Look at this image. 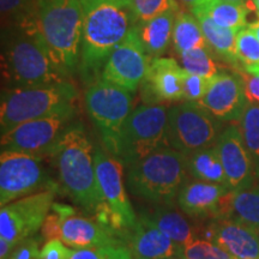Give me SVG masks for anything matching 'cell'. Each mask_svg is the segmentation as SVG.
Here are the masks:
<instances>
[{
  "instance_id": "cell-20",
  "label": "cell",
  "mask_w": 259,
  "mask_h": 259,
  "mask_svg": "<svg viewBox=\"0 0 259 259\" xmlns=\"http://www.w3.org/2000/svg\"><path fill=\"white\" fill-rule=\"evenodd\" d=\"M232 191L221 184L187 180L178 194V205L185 215L193 219L212 220L218 216L222 199Z\"/></svg>"
},
{
  "instance_id": "cell-16",
  "label": "cell",
  "mask_w": 259,
  "mask_h": 259,
  "mask_svg": "<svg viewBox=\"0 0 259 259\" xmlns=\"http://www.w3.org/2000/svg\"><path fill=\"white\" fill-rule=\"evenodd\" d=\"M198 103L220 121H239L248 103L241 76L238 72H220L210 80Z\"/></svg>"
},
{
  "instance_id": "cell-1",
  "label": "cell",
  "mask_w": 259,
  "mask_h": 259,
  "mask_svg": "<svg viewBox=\"0 0 259 259\" xmlns=\"http://www.w3.org/2000/svg\"><path fill=\"white\" fill-rule=\"evenodd\" d=\"M94 153L85 127L80 122H73L46 157L56 168L63 190L73 202L102 225L112 228L97 185Z\"/></svg>"
},
{
  "instance_id": "cell-47",
  "label": "cell",
  "mask_w": 259,
  "mask_h": 259,
  "mask_svg": "<svg viewBox=\"0 0 259 259\" xmlns=\"http://www.w3.org/2000/svg\"><path fill=\"white\" fill-rule=\"evenodd\" d=\"M166 259H184V258L181 257V254H179V255H174V257H169V258H166Z\"/></svg>"
},
{
  "instance_id": "cell-17",
  "label": "cell",
  "mask_w": 259,
  "mask_h": 259,
  "mask_svg": "<svg viewBox=\"0 0 259 259\" xmlns=\"http://www.w3.org/2000/svg\"><path fill=\"white\" fill-rule=\"evenodd\" d=\"M52 209L61 218L59 240L71 248L77 250L125 242L114 229L102 225L97 220L76 215V211L71 206L54 203Z\"/></svg>"
},
{
  "instance_id": "cell-7",
  "label": "cell",
  "mask_w": 259,
  "mask_h": 259,
  "mask_svg": "<svg viewBox=\"0 0 259 259\" xmlns=\"http://www.w3.org/2000/svg\"><path fill=\"white\" fill-rule=\"evenodd\" d=\"M167 121L168 109L164 106L137 107L122 126L114 157L126 167L158 149L169 147Z\"/></svg>"
},
{
  "instance_id": "cell-36",
  "label": "cell",
  "mask_w": 259,
  "mask_h": 259,
  "mask_svg": "<svg viewBox=\"0 0 259 259\" xmlns=\"http://www.w3.org/2000/svg\"><path fill=\"white\" fill-rule=\"evenodd\" d=\"M210 80L197 74L186 72L183 77V100L189 102H199L209 88Z\"/></svg>"
},
{
  "instance_id": "cell-26",
  "label": "cell",
  "mask_w": 259,
  "mask_h": 259,
  "mask_svg": "<svg viewBox=\"0 0 259 259\" xmlns=\"http://www.w3.org/2000/svg\"><path fill=\"white\" fill-rule=\"evenodd\" d=\"M199 21L210 50L213 54L221 58L226 63L233 65L236 69L240 67L236 52V34L232 29L220 27L206 16H196Z\"/></svg>"
},
{
  "instance_id": "cell-8",
  "label": "cell",
  "mask_w": 259,
  "mask_h": 259,
  "mask_svg": "<svg viewBox=\"0 0 259 259\" xmlns=\"http://www.w3.org/2000/svg\"><path fill=\"white\" fill-rule=\"evenodd\" d=\"M87 111L101 134L103 147L115 156L120 131L132 113L134 93L99 78L87 89Z\"/></svg>"
},
{
  "instance_id": "cell-13",
  "label": "cell",
  "mask_w": 259,
  "mask_h": 259,
  "mask_svg": "<svg viewBox=\"0 0 259 259\" xmlns=\"http://www.w3.org/2000/svg\"><path fill=\"white\" fill-rule=\"evenodd\" d=\"M54 192L41 191L2 206L0 239L16 246L36 234L53 206Z\"/></svg>"
},
{
  "instance_id": "cell-44",
  "label": "cell",
  "mask_w": 259,
  "mask_h": 259,
  "mask_svg": "<svg viewBox=\"0 0 259 259\" xmlns=\"http://www.w3.org/2000/svg\"><path fill=\"white\" fill-rule=\"evenodd\" d=\"M241 69V67H240ZM244 70V69H242ZM245 72L250 73V74H255V76H259V65H257V66H253V67H248V69H245L244 70Z\"/></svg>"
},
{
  "instance_id": "cell-19",
  "label": "cell",
  "mask_w": 259,
  "mask_h": 259,
  "mask_svg": "<svg viewBox=\"0 0 259 259\" xmlns=\"http://www.w3.org/2000/svg\"><path fill=\"white\" fill-rule=\"evenodd\" d=\"M184 69L174 58L161 57L151 60L147 77L142 83L144 105H161L183 100Z\"/></svg>"
},
{
  "instance_id": "cell-11",
  "label": "cell",
  "mask_w": 259,
  "mask_h": 259,
  "mask_svg": "<svg viewBox=\"0 0 259 259\" xmlns=\"http://www.w3.org/2000/svg\"><path fill=\"white\" fill-rule=\"evenodd\" d=\"M46 156L14 151L0 155V205L14 202L41 191L53 190L56 184L50 177Z\"/></svg>"
},
{
  "instance_id": "cell-28",
  "label": "cell",
  "mask_w": 259,
  "mask_h": 259,
  "mask_svg": "<svg viewBox=\"0 0 259 259\" xmlns=\"http://www.w3.org/2000/svg\"><path fill=\"white\" fill-rule=\"evenodd\" d=\"M187 169L194 180L228 186L225 168L215 145L187 156Z\"/></svg>"
},
{
  "instance_id": "cell-21",
  "label": "cell",
  "mask_w": 259,
  "mask_h": 259,
  "mask_svg": "<svg viewBox=\"0 0 259 259\" xmlns=\"http://www.w3.org/2000/svg\"><path fill=\"white\" fill-rule=\"evenodd\" d=\"M126 240L134 259H166L181 254L183 247L142 216Z\"/></svg>"
},
{
  "instance_id": "cell-43",
  "label": "cell",
  "mask_w": 259,
  "mask_h": 259,
  "mask_svg": "<svg viewBox=\"0 0 259 259\" xmlns=\"http://www.w3.org/2000/svg\"><path fill=\"white\" fill-rule=\"evenodd\" d=\"M247 28L251 29V30L254 32V35L257 36V38L259 40V18H257L254 22H252V23L248 24Z\"/></svg>"
},
{
  "instance_id": "cell-18",
  "label": "cell",
  "mask_w": 259,
  "mask_h": 259,
  "mask_svg": "<svg viewBox=\"0 0 259 259\" xmlns=\"http://www.w3.org/2000/svg\"><path fill=\"white\" fill-rule=\"evenodd\" d=\"M202 234L235 259H259V228L226 219H212Z\"/></svg>"
},
{
  "instance_id": "cell-46",
  "label": "cell",
  "mask_w": 259,
  "mask_h": 259,
  "mask_svg": "<svg viewBox=\"0 0 259 259\" xmlns=\"http://www.w3.org/2000/svg\"><path fill=\"white\" fill-rule=\"evenodd\" d=\"M227 2H233V3H242V4H244V3H247L248 0H227Z\"/></svg>"
},
{
  "instance_id": "cell-42",
  "label": "cell",
  "mask_w": 259,
  "mask_h": 259,
  "mask_svg": "<svg viewBox=\"0 0 259 259\" xmlns=\"http://www.w3.org/2000/svg\"><path fill=\"white\" fill-rule=\"evenodd\" d=\"M199 2H200V0H177V3H178V5H179L180 10H181V8L191 10L194 5L198 4Z\"/></svg>"
},
{
  "instance_id": "cell-10",
  "label": "cell",
  "mask_w": 259,
  "mask_h": 259,
  "mask_svg": "<svg viewBox=\"0 0 259 259\" xmlns=\"http://www.w3.org/2000/svg\"><path fill=\"white\" fill-rule=\"evenodd\" d=\"M94 161L97 185L103 205L108 212L109 225L126 242L127 234L137 225L138 218L126 194L125 166L100 147L95 149Z\"/></svg>"
},
{
  "instance_id": "cell-23",
  "label": "cell",
  "mask_w": 259,
  "mask_h": 259,
  "mask_svg": "<svg viewBox=\"0 0 259 259\" xmlns=\"http://www.w3.org/2000/svg\"><path fill=\"white\" fill-rule=\"evenodd\" d=\"M247 3H233L227 0H200L190 12L194 16H206L220 27L240 31L247 28L248 22Z\"/></svg>"
},
{
  "instance_id": "cell-33",
  "label": "cell",
  "mask_w": 259,
  "mask_h": 259,
  "mask_svg": "<svg viewBox=\"0 0 259 259\" xmlns=\"http://www.w3.org/2000/svg\"><path fill=\"white\" fill-rule=\"evenodd\" d=\"M70 259H134L127 244L116 242L72 250Z\"/></svg>"
},
{
  "instance_id": "cell-6",
  "label": "cell",
  "mask_w": 259,
  "mask_h": 259,
  "mask_svg": "<svg viewBox=\"0 0 259 259\" xmlns=\"http://www.w3.org/2000/svg\"><path fill=\"white\" fill-rule=\"evenodd\" d=\"M77 90L67 80L53 85L3 89L0 132L5 135L23 122L76 109Z\"/></svg>"
},
{
  "instance_id": "cell-38",
  "label": "cell",
  "mask_w": 259,
  "mask_h": 259,
  "mask_svg": "<svg viewBox=\"0 0 259 259\" xmlns=\"http://www.w3.org/2000/svg\"><path fill=\"white\" fill-rule=\"evenodd\" d=\"M72 250L60 240H51L41 247L40 259H70Z\"/></svg>"
},
{
  "instance_id": "cell-41",
  "label": "cell",
  "mask_w": 259,
  "mask_h": 259,
  "mask_svg": "<svg viewBox=\"0 0 259 259\" xmlns=\"http://www.w3.org/2000/svg\"><path fill=\"white\" fill-rule=\"evenodd\" d=\"M14 248V245H11L4 239H0V259H9Z\"/></svg>"
},
{
  "instance_id": "cell-27",
  "label": "cell",
  "mask_w": 259,
  "mask_h": 259,
  "mask_svg": "<svg viewBox=\"0 0 259 259\" xmlns=\"http://www.w3.org/2000/svg\"><path fill=\"white\" fill-rule=\"evenodd\" d=\"M171 44L177 57L186 52L209 47L198 19L191 12L183 10H179L176 15Z\"/></svg>"
},
{
  "instance_id": "cell-39",
  "label": "cell",
  "mask_w": 259,
  "mask_h": 259,
  "mask_svg": "<svg viewBox=\"0 0 259 259\" xmlns=\"http://www.w3.org/2000/svg\"><path fill=\"white\" fill-rule=\"evenodd\" d=\"M60 225L61 218L59 213H48V216L45 220L44 225L41 228V236L46 241L51 240H59L60 238Z\"/></svg>"
},
{
  "instance_id": "cell-2",
  "label": "cell",
  "mask_w": 259,
  "mask_h": 259,
  "mask_svg": "<svg viewBox=\"0 0 259 259\" xmlns=\"http://www.w3.org/2000/svg\"><path fill=\"white\" fill-rule=\"evenodd\" d=\"M2 77L5 88H34L66 80L31 23L3 29Z\"/></svg>"
},
{
  "instance_id": "cell-34",
  "label": "cell",
  "mask_w": 259,
  "mask_h": 259,
  "mask_svg": "<svg viewBox=\"0 0 259 259\" xmlns=\"http://www.w3.org/2000/svg\"><path fill=\"white\" fill-rule=\"evenodd\" d=\"M236 52L241 69L259 65V40L248 28L241 29L236 34Z\"/></svg>"
},
{
  "instance_id": "cell-24",
  "label": "cell",
  "mask_w": 259,
  "mask_h": 259,
  "mask_svg": "<svg viewBox=\"0 0 259 259\" xmlns=\"http://www.w3.org/2000/svg\"><path fill=\"white\" fill-rule=\"evenodd\" d=\"M177 12L171 10L143 23L136 24L138 36L151 60L161 58L168 50L173 37Z\"/></svg>"
},
{
  "instance_id": "cell-37",
  "label": "cell",
  "mask_w": 259,
  "mask_h": 259,
  "mask_svg": "<svg viewBox=\"0 0 259 259\" xmlns=\"http://www.w3.org/2000/svg\"><path fill=\"white\" fill-rule=\"evenodd\" d=\"M42 236H31L15 246L9 259H40Z\"/></svg>"
},
{
  "instance_id": "cell-40",
  "label": "cell",
  "mask_w": 259,
  "mask_h": 259,
  "mask_svg": "<svg viewBox=\"0 0 259 259\" xmlns=\"http://www.w3.org/2000/svg\"><path fill=\"white\" fill-rule=\"evenodd\" d=\"M236 70H238V73L240 74L242 80H244L245 93L248 102L259 105V76L245 72L240 67Z\"/></svg>"
},
{
  "instance_id": "cell-5",
  "label": "cell",
  "mask_w": 259,
  "mask_h": 259,
  "mask_svg": "<svg viewBox=\"0 0 259 259\" xmlns=\"http://www.w3.org/2000/svg\"><path fill=\"white\" fill-rule=\"evenodd\" d=\"M187 156L164 147L125 167V183L131 194L156 206H171L189 180Z\"/></svg>"
},
{
  "instance_id": "cell-12",
  "label": "cell",
  "mask_w": 259,
  "mask_h": 259,
  "mask_svg": "<svg viewBox=\"0 0 259 259\" xmlns=\"http://www.w3.org/2000/svg\"><path fill=\"white\" fill-rule=\"evenodd\" d=\"M76 109L35 119L2 135V151L46 156L61 136L73 124Z\"/></svg>"
},
{
  "instance_id": "cell-45",
  "label": "cell",
  "mask_w": 259,
  "mask_h": 259,
  "mask_svg": "<svg viewBox=\"0 0 259 259\" xmlns=\"http://www.w3.org/2000/svg\"><path fill=\"white\" fill-rule=\"evenodd\" d=\"M252 3H253L255 10L259 12V0H252Z\"/></svg>"
},
{
  "instance_id": "cell-35",
  "label": "cell",
  "mask_w": 259,
  "mask_h": 259,
  "mask_svg": "<svg viewBox=\"0 0 259 259\" xmlns=\"http://www.w3.org/2000/svg\"><path fill=\"white\" fill-rule=\"evenodd\" d=\"M181 257L184 259H235L212 241L198 238L181 247Z\"/></svg>"
},
{
  "instance_id": "cell-32",
  "label": "cell",
  "mask_w": 259,
  "mask_h": 259,
  "mask_svg": "<svg viewBox=\"0 0 259 259\" xmlns=\"http://www.w3.org/2000/svg\"><path fill=\"white\" fill-rule=\"evenodd\" d=\"M131 10L136 24L143 23L149 19L168 11H179L177 0H125Z\"/></svg>"
},
{
  "instance_id": "cell-25",
  "label": "cell",
  "mask_w": 259,
  "mask_h": 259,
  "mask_svg": "<svg viewBox=\"0 0 259 259\" xmlns=\"http://www.w3.org/2000/svg\"><path fill=\"white\" fill-rule=\"evenodd\" d=\"M141 216L156 226L178 245L184 246L196 239V231L184 216V212L177 211L171 206H157L151 212Z\"/></svg>"
},
{
  "instance_id": "cell-9",
  "label": "cell",
  "mask_w": 259,
  "mask_h": 259,
  "mask_svg": "<svg viewBox=\"0 0 259 259\" xmlns=\"http://www.w3.org/2000/svg\"><path fill=\"white\" fill-rule=\"evenodd\" d=\"M221 122L198 102L185 101L170 107L167 121L168 144L186 156L213 147L222 132Z\"/></svg>"
},
{
  "instance_id": "cell-22",
  "label": "cell",
  "mask_w": 259,
  "mask_h": 259,
  "mask_svg": "<svg viewBox=\"0 0 259 259\" xmlns=\"http://www.w3.org/2000/svg\"><path fill=\"white\" fill-rule=\"evenodd\" d=\"M215 219H226L259 228V180L251 186L229 191Z\"/></svg>"
},
{
  "instance_id": "cell-4",
  "label": "cell",
  "mask_w": 259,
  "mask_h": 259,
  "mask_svg": "<svg viewBox=\"0 0 259 259\" xmlns=\"http://www.w3.org/2000/svg\"><path fill=\"white\" fill-rule=\"evenodd\" d=\"M30 23L65 76L80 63L83 0H38Z\"/></svg>"
},
{
  "instance_id": "cell-3",
  "label": "cell",
  "mask_w": 259,
  "mask_h": 259,
  "mask_svg": "<svg viewBox=\"0 0 259 259\" xmlns=\"http://www.w3.org/2000/svg\"><path fill=\"white\" fill-rule=\"evenodd\" d=\"M136 25L125 0H83L80 67L90 79Z\"/></svg>"
},
{
  "instance_id": "cell-31",
  "label": "cell",
  "mask_w": 259,
  "mask_h": 259,
  "mask_svg": "<svg viewBox=\"0 0 259 259\" xmlns=\"http://www.w3.org/2000/svg\"><path fill=\"white\" fill-rule=\"evenodd\" d=\"M239 128L246 147L259 162V105L247 103L239 120Z\"/></svg>"
},
{
  "instance_id": "cell-30",
  "label": "cell",
  "mask_w": 259,
  "mask_h": 259,
  "mask_svg": "<svg viewBox=\"0 0 259 259\" xmlns=\"http://www.w3.org/2000/svg\"><path fill=\"white\" fill-rule=\"evenodd\" d=\"M38 0H0L3 29L30 23Z\"/></svg>"
},
{
  "instance_id": "cell-14",
  "label": "cell",
  "mask_w": 259,
  "mask_h": 259,
  "mask_svg": "<svg viewBox=\"0 0 259 259\" xmlns=\"http://www.w3.org/2000/svg\"><path fill=\"white\" fill-rule=\"evenodd\" d=\"M150 64V57L135 25L125 40L109 54L101 71V78L135 93L147 77Z\"/></svg>"
},
{
  "instance_id": "cell-29",
  "label": "cell",
  "mask_w": 259,
  "mask_h": 259,
  "mask_svg": "<svg viewBox=\"0 0 259 259\" xmlns=\"http://www.w3.org/2000/svg\"><path fill=\"white\" fill-rule=\"evenodd\" d=\"M179 64L186 72L197 74L211 80L213 77L222 72V67L213 58L210 47L198 48L178 56Z\"/></svg>"
},
{
  "instance_id": "cell-15",
  "label": "cell",
  "mask_w": 259,
  "mask_h": 259,
  "mask_svg": "<svg viewBox=\"0 0 259 259\" xmlns=\"http://www.w3.org/2000/svg\"><path fill=\"white\" fill-rule=\"evenodd\" d=\"M215 147L232 191L245 189L259 180V162L246 147L239 126L231 125L222 130Z\"/></svg>"
}]
</instances>
